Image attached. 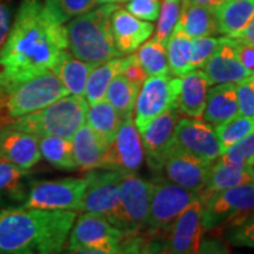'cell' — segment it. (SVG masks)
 I'll return each mask as SVG.
<instances>
[{"label":"cell","instance_id":"1","mask_svg":"<svg viewBox=\"0 0 254 254\" xmlns=\"http://www.w3.org/2000/svg\"><path fill=\"white\" fill-rule=\"evenodd\" d=\"M67 50L65 25L41 0H23L0 49V74L28 78L51 71Z\"/></svg>","mask_w":254,"mask_h":254},{"label":"cell","instance_id":"2","mask_svg":"<svg viewBox=\"0 0 254 254\" xmlns=\"http://www.w3.org/2000/svg\"><path fill=\"white\" fill-rule=\"evenodd\" d=\"M77 212L33 207L0 211V253L53 254L66 247Z\"/></svg>","mask_w":254,"mask_h":254},{"label":"cell","instance_id":"3","mask_svg":"<svg viewBox=\"0 0 254 254\" xmlns=\"http://www.w3.org/2000/svg\"><path fill=\"white\" fill-rule=\"evenodd\" d=\"M117 7L114 2H105L68 21L65 26L67 50L75 58L100 65L122 56L111 27V15Z\"/></svg>","mask_w":254,"mask_h":254},{"label":"cell","instance_id":"4","mask_svg":"<svg viewBox=\"0 0 254 254\" xmlns=\"http://www.w3.org/2000/svg\"><path fill=\"white\" fill-rule=\"evenodd\" d=\"M67 94L52 71L28 78L0 74V124L43 109Z\"/></svg>","mask_w":254,"mask_h":254},{"label":"cell","instance_id":"5","mask_svg":"<svg viewBox=\"0 0 254 254\" xmlns=\"http://www.w3.org/2000/svg\"><path fill=\"white\" fill-rule=\"evenodd\" d=\"M88 103L82 95L67 94L43 109L8 120L1 125L37 136L55 135L72 139L86 123Z\"/></svg>","mask_w":254,"mask_h":254},{"label":"cell","instance_id":"6","mask_svg":"<svg viewBox=\"0 0 254 254\" xmlns=\"http://www.w3.org/2000/svg\"><path fill=\"white\" fill-rule=\"evenodd\" d=\"M82 212L98 214L122 230L125 237L135 236L123 208L119 184L123 174L114 170L95 168L87 171Z\"/></svg>","mask_w":254,"mask_h":254},{"label":"cell","instance_id":"7","mask_svg":"<svg viewBox=\"0 0 254 254\" xmlns=\"http://www.w3.org/2000/svg\"><path fill=\"white\" fill-rule=\"evenodd\" d=\"M254 214V182L209 195L202 202L204 232L236 226Z\"/></svg>","mask_w":254,"mask_h":254},{"label":"cell","instance_id":"8","mask_svg":"<svg viewBox=\"0 0 254 254\" xmlns=\"http://www.w3.org/2000/svg\"><path fill=\"white\" fill-rule=\"evenodd\" d=\"M125 234L98 214L85 212L75 219L67 240L69 253H122L120 244Z\"/></svg>","mask_w":254,"mask_h":254},{"label":"cell","instance_id":"9","mask_svg":"<svg viewBox=\"0 0 254 254\" xmlns=\"http://www.w3.org/2000/svg\"><path fill=\"white\" fill-rule=\"evenodd\" d=\"M199 194L177 185L168 179L152 182L148 230L152 234H168L171 227L190 202Z\"/></svg>","mask_w":254,"mask_h":254},{"label":"cell","instance_id":"10","mask_svg":"<svg viewBox=\"0 0 254 254\" xmlns=\"http://www.w3.org/2000/svg\"><path fill=\"white\" fill-rule=\"evenodd\" d=\"M86 178H63L38 182L25 195V207L82 212Z\"/></svg>","mask_w":254,"mask_h":254},{"label":"cell","instance_id":"11","mask_svg":"<svg viewBox=\"0 0 254 254\" xmlns=\"http://www.w3.org/2000/svg\"><path fill=\"white\" fill-rule=\"evenodd\" d=\"M179 88L180 77L163 74L146 78L134 106V124L138 131L170 107L177 106Z\"/></svg>","mask_w":254,"mask_h":254},{"label":"cell","instance_id":"12","mask_svg":"<svg viewBox=\"0 0 254 254\" xmlns=\"http://www.w3.org/2000/svg\"><path fill=\"white\" fill-rule=\"evenodd\" d=\"M172 148L214 163L220 157V144L214 128L199 118H180L173 133Z\"/></svg>","mask_w":254,"mask_h":254},{"label":"cell","instance_id":"13","mask_svg":"<svg viewBox=\"0 0 254 254\" xmlns=\"http://www.w3.org/2000/svg\"><path fill=\"white\" fill-rule=\"evenodd\" d=\"M145 159L140 133L133 119H125L109 146L103 168L114 170L123 176L136 174Z\"/></svg>","mask_w":254,"mask_h":254},{"label":"cell","instance_id":"14","mask_svg":"<svg viewBox=\"0 0 254 254\" xmlns=\"http://www.w3.org/2000/svg\"><path fill=\"white\" fill-rule=\"evenodd\" d=\"M180 113L177 106L170 107L139 131L146 160L153 171L163 170L165 160L172 150L173 133L182 118Z\"/></svg>","mask_w":254,"mask_h":254},{"label":"cell","instance_id":"15","mask_svg":"<svg viewBox=\"0 0 254 254\" xmlns=\"http://www.w3.org/2000/svg\"><path fill=\"white\" fill-rule=\"evenodd\" d=\"M202 233V202L200 199H195L184 209L168 232L167 252L174 254L199 253Z\"/></svg>","mask_w":254,"mask_h":254},{"label":"cell","instance_id":"16","mask_svg":"<svg viewBox=\"0 0 254 254\" xmlns=\"http://www.w3.org/2000/svg\"><path fill=\"white\" fill-rule=\"evenodd\" d=\"M212 164L186 152L172 148L163 168L170 182L199 194L207 183Z\"/></svg>","mask_w":254,"mask_h":254},{"label":"cell","instance_id":"17","mask_svg":"<svg viewBox=\"0 0 254 254\" xmlns=\"http://www.w3.org/2000/svg\"><path fill=\"white\" fill-rule=\"evenodd\" d=\"M152 183L142 179L136 174L123 176L119 184V194L123 208L134 231L147 230L150 218Z\"/></svg>","mask_w":254,"mask_h":254},{"label":"cell","instance_id":"18","mask_svg":"<svg viewBox=\"0 0 254 254\" xmlns=\"http://www.w3.org/2000/svg\"><path fill=\"white\" fill-rule=\"evenodd\" d=\"M209 85L232 82L239 84L252 77L253 73L244 67L236 52L234 39L222 37L221 44L201 67Z\"/></svg>","mask_w":254,"mask_h":254},{"label":"cell","instance_id":"19","mask_svg":"<svg viewBox=\"0 0 254 254\" xmlns=\"http://www.w3.org/2000/svg\"><path fill=\"white\" fill-rule=\"evenodd\" d=\"M41 158L39 136L0 124V160L28 171L36 166Z\"/></svg>","mask_w":254,"mask_h":254},{"label":"cell","instance_id":"20","mask_svg":"<svg viewBox=\"0 0 254 254\" xmlns=\"http://www.w3.org/2000/svg\"><path fill=\"white\" fill-rule=\"evenodd\" d=\"M111 27L114 43L122 55L138 50L154 31L151 21L141 20L119 6L111 15Z\"/></svg>","mask_w":254,"mask_h":254},{"label":"cell","instance_id":"21","mask_svg":"<svg viewBox=\"0 0 254 254\" xmlns=\"http://www.w3.org/2000/svg\"><path fill=\"white\" fill-rule=\"evenodd\" d=\"M72 145L77 168L86 172L95 168H103L110 142L86 123L82 124L72 136Z\"/></svg>","mask_w":254,"mask_h":254},{"label":"cell","instance_id":"22","mask_svg":"<svg viewBox=\"0 0 254 254\" xmlns=\"http://www.w3.org/2000/svg\"><path fill=\"white\" fill-rule=\"evenodd\" d=\"M209 82L202 69L195 68L180 77L177 107L190 118H201L206 107Z\"/></svg>","mask_w":254,"mask_h":254},{"label":"cell","instance_id":"23","mask_svg":"<svg viewBox=\"0 0 254 254\" xmlns=\"http://www.w3.org/2000/svg\"><path fill=\"white\" fill-rule=\"evenodd\" d=\"M237 116H239V106L236 84H217V86L208 90L206 107L202 113L206 123L215 128Z\"/></svg>","mask_w":254,"mask_h":254},{"label":"cell","instance_id":"24","mask_svg":"<svg viewBox=\"0 0 254 254\" xmlns=\"http://www.w3.org/2000/svg\"><path fill=\"white\" fill-rule=\"evenodd\" d=\"M217 160L214 165L212 164L206 186L199 193V199L201 202H204L209 195L220 190L254 182V177L249 166L225 163L219 158Z\"/></svg>","mask_w":254,"mask_h":254},{"label":"cell","instance_id":"25","mask_svg":"<svg viewBox=\"0 0 254 254\" xmlns=\"http://www.w3.org/2000/svg\"><path fill=\"white\" fill-rule=\"evenodd\" d=\"M218 32L225 37H239L254 15V0H226L214 8Z\"/></svg>","mask_w":254,"mask_h":254},{"label":"cell","instance_id":"26","mask_svg":"<svg viewBox=\"0 0 254 254\" xmlns=\"http://www.w3.org/2000/svg\"><path fill=\"white\" fill-rule=\"evenodd\" d=\"M95 66L98 65L75 58L68 50H66L51 71L58 77L69 94L84 97L88 75Z\"/></svg>","mask_w":254,"mask_h":254},{"label":"cell","instance_id":"27","mask_svg":"<svg viewBox=\"0 0 254 254\" xmlns=\"http://www.w3.org/2000/svg\"><path fill=\"white\" fill-rule=\"evenodd\" d=\"M176 26L182 28L190 38L211 37L219 33L214 8L202 5L182 4V12Z\"/></svg>","mask_w":254,"mask_h":254},{"label":"cell","instance_id":"28","mask_svg":"<svg viewBox=\"0 0 254 254\" xmlns=\"http://www.w3.org/2000/svg\"><path fill=\"white\" fill-rule=\"evenodd\" d=\"M168 65L174 77H182L192 71L193 39L176 26L166 44Z\"/></svg>","mask_w":254,"mask_h":254},{"label":"cell","instance_id":"29","mask_svg":"<svg viewBox=\"0 0 254 254\" xmlns=\"http://www.w3.org/2000/svg\"><path fill=\"white\" fill-rule=\"evenodd\" d=\"M140 87L139 85L128 81L124 75L118 73L111 81L105 99L117 110L123 120L132 119Z\"/></svg>","mask_w":254,"mask_h":254},{"label":"cell","instance_id":"30","mask_svg":"<svg viewBox=\"0 0 254 254\" xmlns=\"http://www.w3.org/2000/svg\"><path fill=\"white\" fill-rule=\"evenodd\" d=\"M123 119L106 99L88 105L86 124L107 141L112 142Z\"/></svg>","mask_w":254,"mask_h":254},{"label":"cell","instance_id":"31","mask_svg":"<svg viewBox=\"0 0 254 254\" xmlns=\"http://www.w3.org/2000/svg\"><path fill=\"white\" fill-rule=\"evenodd\" d=\"M124 58H114L95 66L90 73L87 79L86 88H85V99L88 105L95 104L105 99L106 91L111 81L120 72Z\"/></svg>","mask_w":254,"mask_h":254},{"label":"cell","instance_id":"32","mask_svg":"<svg viewBox=\"0 0 254 254\" xmlns=\"http://www.w3.org/2000/svg\"><path fill=\"white\" fill-rule=\"evenodd\" d=\"M39 148L41 157L58 170L73 171L77 168L73 158L72 139L62 136H39Z\"/></svg>","mask_w":254,"mask_h":254},{"label":"cell","instance_id":"33","mask_svg":"<svg viewBox=\"0 0 254 254\" xmlns=\"http://www.w3.org/2000/svg\"><path fill=\"white\" fill-rule=\"evenodd\" d=\"M135 56L147 77L170 74L171 73L166 46L159 43L154 38L146 41L144 45L138 50Z\"/></svg>","mask_w":254,"mask_h":254},{"label":"cell","instance_id":"34","mask_svg":"<svg viewBox=\"0 0 254 254\" xmlns=\"http://www.w3.org/2000/svg\"><path fill=\"white\" fill-rule=\"evenodd\" d=\"M27 171L0 160V199H25Z\"/></svg>","mask_w":254,"mask_h":254},{"label":"cell","instance_id":"35","mask_svg":"<svg viewBox=\"0 0 254 254\" xmlns=\"http://www.w3.org/2000/svg\"><path fill=\"white\" fill-rule=\"evenodd\" d=\"M214 131L222 153L230 146L254 132V118L239 114L222 125L215 127Z\"/></svg>","mask_w":254,"mask_h":254},{"label":"cell","instance_id":"36","mask_svg":"<svg viewBox=\"0 0 254 254\" xmlns=\"http://www.w3.org/2000/svg\"><path fill=\"white\" fill-rule=\"evenodd\" d=\"M46 8L59 24L65 25L73 18L100 5V0H45Z\"/></svg>","mask_w":254,"mask_h":254},{"label":"cell","instance_id":"37","mask_svg":"<svg viewBox=\"0 0 254 254\" xmlns=\"http://www.w3.org/2000/svg\"><path fill=\"white\" fill-rule=\"evenodd\" d=\"M182 12V0H164L163 7L158 15V24L155 28L154 39L166 46L167 40L179 20Z\"/></svg>","mask_w":254,"mask_h":254},{"label":"cell","instance_id":"38","mask_svg":"<svg viewBox=\"0 0 254 254\" xmlns=\"http://www.w3.org/2000/svg\"><path fill=\"white\" fill-rule=\"evenodd\" d=\"M221 161L239 166H249L254 159V132L233 144L219 157Z\"/></svg>","mask_w":254,"mask_h":254},{"label":"cell","instance_id":"39","mask_svg":"<svg viewBox=\"0 0 254 254\" xmlns=\"http://www.w3.org/2000/svg\"><path fill=\"white\" fill-rule=\"evenodd\" d=\"M224 237L234 247L254 249V214L239 225L225 228Z\"/></svg>","mask_w":254,"mask_h":254},{"label":"cell","instance_id":"40","mask_svg":"<svg viewBox=\"0 0 254 254\" xmlns=\"http://www.w3.org/2000/svg\"><path fill=\"white\" fill-rule=\"evenodd\" d=\"M193 39V58L192 66L193 69L201 68L204 64L207 62L215 50L221 44L222 38L213 37H200L192 38Z\"/></svg>","mask_w":254,"mask_h":254},{"label":"cell","instance_id":"41","mask_svg":"<svg viewBox=\"0 0 254 254\" xmlns=\"http://www.w3.org/2000/svg\"><path fill=\"white\" fill-rule=\"evenodd\" d=\"M163 1L164 0H127L126 9L141 20L154 21L158 19Z\"/></svg>","mask_w":254,"mask_h":254},{"label":"cell","instance_id":"42","mask_svg":"<svg viewBox=\"0 0 254 254\" xmlns=\"http://www.w3.org/2000/svg\"><path fill=\"white\" fill-rule=\"evenodd\" d=\"M239 114L254 118V74L246 80L236 84Z\"/></svg>","mask_w":254,"mask_h":254},{"label":"cell","instance_id":"43","mask_svg":"<svg viewBox=\"0 0 254 254\" xmlns=\"http://www.w3.org/2000/svg\"><path fill=\"white\" fill-rule=\"evenodd\" d=\"M119 73L124 75L127 80L133 82V84L139 85V86H141L142 82L147 78V74H146L144 68L139 64L135 55L128 56L123 59V64Z\"/></svg>","mask_w":254,"mask_h":254},{"label":"cell","instance_id":"44","mask_svg":"<svg viewBox=\"0 0 254 254\" xmlns=\"http://www.w3.org/2000/svg\"><path fill=\"white\" fill-rule=\"evenodd\" d=\"M14 19V0H0V49Z\"/></svg>","mask_w":254,"mask_h":254},{"label":"cell","instance_id":"45","mask_svg":"<svg viewBox=\"0 0 254 254\" xmlns=\"http://www.w3.org/2000/svg\"><path fill=\"white\" fill-rule=\"evenodd\" d=\"M234 39V45H236V52L240 63L243 64L244 67L249 69L254 74V45L252 44L244 43V41Z\"/></svg>","mask_w":254,"mask_h":254},{"label":"cell","instance_id":"46","mask_svg":"<svg viewBox=\"0 0 254 254\" xmlns=\"http://www.w3.org/2000/svg\"><path fill=\"white\" fill-rule=\"evenodd\" d=\"M236 39L254 45V15H253L252 20L250 21V24L247 25V27L243 32H241L240 36L237 37Z\"/></svg>","mask_w":254,"mask_h":254},{"label":"cell","instance_id":"47","mask_svg":"<svg viewBox=\"0 0 254 254\" xmlns=\"http://www.w3.org/2000/svg\"><path fill=\"white\" fill-rule=\"evenodd\" d=\"M226 0H182V4H194V5H202L207 6V7L211 8H217Z\"/></svg>","mask_w":254,"mask_h":254},{"label":"cell","instance_id":"48","mask_svg":"<svg viewBox=\"0 0 254 254\" xmlns=\"http://www.w3.org/2000/svg\"><path fill=\"white\" fill-rule=\"evenodd\" d=\"M123 1H127V0H100L101 4H105V2H123Z\"/></svg>","mask_w":254,"mask_h":254},{"label":"cell","instance_id":"49","mask_svg":"<svg viewBox=\"0 0 254 254\" xmlns=\"http://www.w3.org/2000/svg\"><path fill=\"white\" fill-rule=\"evenodd\" d=\"M250 170H251V172H252L253 177H254V159H253L252 163H251V165H250Z\"/></svg>","mask_w":254,"mask_h":254}]
</instances>
